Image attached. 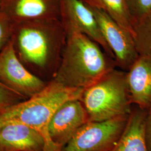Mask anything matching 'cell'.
Instances as JSON below:
<instances>
[{
    "mask_svg": "<svg viewBox=\"0 0 151 151\" xmlns=\"http://www.w3.org/2000/svg\"><path fill=\"white\" fill-rule=\"evenodd\" d=\"M0 82L26 100L42 91L48 82L34 75L23 65L10 40L0 53Z\"/></svg>",
    "mask_w": 151,
    "mask_h": 151,
    "instance_id": "obj_6",
    "label": "cell"
},
{
    "mask_svg": "<svg viewBox=\"0 0 151 151\" xmlns=\"http://www.w3.org/2000/svg\"><path fill=\"white\" fill-rule=\"evenodd\" d=\"M128 1L132 15L135 22L151 11V0H128Z\"/></svg>",
    "mask_w": 151,
    "mask_h": 151,
    "instance_id": "obj_18",
    "label": "cell"
},
{
    "mask_svg": "<svg viewBox=\"0 0 151 151\" xmlns=\"http://www.w3.org/2000/svg\"><path fill=\"white\" fill-rule=\"evenodd\" d=\"M80 101L88 122L129 115L132 110L127 72L115 68L84 89Z\"/></svg>",
    "mask_w": 151,
    "mask_h": 151,
    "instance_id": "obj_4",
    "label": "cell"
},
{
    "mask_svg": "<svg viewBox=\"0 0 151 151\" xmlns=\"http://www.w3.org/2000/svg\"><path fill=\"white\" fill-rule=\"evenodd\" d=\"M88 122L86 111L80 100H68L57 109L50 120L48 125L49 138L61 150Z\"/></svg>",
    "mask_w": 151,
    "mask_h": 151,
    "instance_id": "obj_9",
    "label": "cell"
},
{
    "mask_svg": "<svg viewBox=\"0 0 151 151\" xmlns=\"http://www.w3.org/2000/svg\"><path fill=\"white\" fill-rule=\"evenodd\" d=\"M4 1H5V0H0V5H1Z\"/></svg>",
    "mask_w": 151,
    "mask_h": 151,
    "instance_id": "obj_20",
    "label": "cell"
},
{
    "mask_svg": "<svg viewBox=\"0 0 151 151\" xmlns=\"http://www.w3.org/2000/svg\"><path fill=\"white\" fill-rule=\"evenodd\" d=\"M147 114V110L137 106L132 108L122 134L110 151H149L145 136Z\"/></svg>",
    "mask_w": 151,
    "mask_h": 151,
    "instance_id": "obj_13",
    "label": "cell"
},
{
    "mask_svg": "<svg viewBox=\"0 0 151 151\" xmlns=\"http://www.w3.org/2000/svg\"><path fill=\"white\" fill-rule=\"evenodd\" d=\"M84 90L63 86L53 80L49 81L42 91L0 112V125L10 122L25 124L43 135L44 151H60L49 138L48 125L52 116L63 103L81 99Z\"/></svg>",
    "mask_w": 151,
    "mask_h": 151,
    "instance_id": "obj_3",
    "label": "cell"
},
{
    "mask_svg": "<svg viewBox=\"0 0 151 151\" xmlns=\"http://www.w3.org/2000/svg\"><path fill=\"white\" fill-rule=\"evenodd\" d=\"M86 5L101 10L133 37L135 21L130 10L128 0H81Z\"/></svg>",
    "mask_w": 151,
    "mask_h": 151,
    "instance_id": "obj_14",
    "label": "cell"
},
{
    "mask_svg": "<svg viewBox=\"0 0 151 151\" xmlns=\"http://www.w3.org/2000/svg\"><path fill=\"white\" fill-rule=\"evenodd\" d=\"M127 72V81L133 105L151 109V51L139 54Z\"/></svg>",
    "mask_w": 151,
    "mask_h": 151,
    "instance_id": "obj_12",
    "label": "cell"
},
{
    "mask_svg": "<svg viewBox=\"0 0 151 151\" xmlns=\"http://www.w3.org/2000/svg\"><path fill=\"white\" fill-rule=\"evenodd\" d=\"M60 20L67 36L83 34L97 43L109 57L115 60L91 9L81 0H60Z\"/></svg>",
    "mask_w": 151,
    "mask_h": 151,
    "instance_id": "obj_7",
    "label": "cell"
},
{
    "mask_svg": "<svg viewBox=\"0 0 151 151\" xmlns=\"http://www.w3.org/2000/svg\"><path fill=\"white\" fill-rule=\"evenodd\" d=\"M14 24L0 9V53L11 40Z\"/></svg>",
    "mask_w": 151,
    "mask_h": 151,
    "instance_id": "obj_16",
    "label": "cell"
},
{
    "mask_svg": "<svg viewBox=\"0 0 151 151\" xmlns=\"http://www.w3.org/2000/svg\"><path fill=\"white\" fill-rule=\"evenodd\" d=\"M45 142L39 132L25 124L0 125V151H44Z\"/></svg>",
    "mask_w": 151,
    "mask_h": 151,
    "instance_id": "obj_11",
    "label": "cell"
},
{
    "mask_svg": "<svg viewBox=\"0 0 151 151\" xmlns=\"http://www.w3.org/2000/svg\"><path fill=\"white\" fill-rule=\"evenodd\" d=\"M133 38L139 54L151 51V11L135 22Z\"/></svg>",
    "mask_w": 151,
    "mask_h": 151,
    "instance_id": "obj_15",
    "label": "cell"
},
{
    "mask_svg": "<svg viewBox=\"0 0 151 151\" xmlns=\"http://www.w3.org/2000/svg\"><path fill=\"white\" fill-rule=\"evenodd\" d=\"M115 68V60L97 43L83 34L74 32L67 36L52 80L68 88L84 90Z\"/></svg>",
    "mask_w": 151,
    "mask_h": 151,
    "instance_id": "obj_2",
    "label": "cell"
},
{
    "mask_svg": "<svg viewBox=\"0 0 151 151\" xmlns=\"http://www.w3.org/2000/svg\"><path fill=\"white\" fill-rule=\"evenodd\" d=\"M129 115L102 122H87L60 151H110L122 134Z\"/></svg>",
    "mask_w": 151,
    "mask_h": 151,
    "instance_id": "obj_5",
    "label": "cell"
},
{
    "mask_svg": "<svg viewBox=\"0 0 151 151\" xmlns=\"http://www.w3.org/2000/svg\"><path fill=\"white\" fill-rule=\"evenodd\" d=\"M88 7L93 12L104 38L114 55L116 67L128 71L139 56L133 35L104 11Z\"/></svg>",
    "mask_w": 151,
    "mask_h": 151,
    "instance_id": "obj_8",
    "label": "cell"
},
{
    "mask_svg": "<svg viewBox=\"0 0 151 151\" xmlns=\"http://www.w3.org/2000/svg\"><path fill=\"white\" fill-rule=\"evenodd\" d=\"M0 9L14 24L45 19H60V0H5Z\"/></svg>",
    "mask_w": 151,
    "mask_h": 151,
    "instance_id": "obj_10",
    "label": "cell"
},
{
    "mask_svg": "<svg viewBox=\"0 0 151 151\" xmlns=\"http://www.w3.org/2000/svg\"><path fill=\"white\" fill-rule=\"evenodd\" d=\"M24 99L0 82V112Z\"/></svg>",
    "mask_w": 151,
    "mask_h": 151,
    "instance_id": "obj_17",
    "label": "cell"
},
{
    "mask_svg": "<svg viewBox=\"0 0 151 151\" xmlns=\"http://www.w3.org/2000/svg\"><path fill=\"white\" fill-rule=\"evenodd\" d=\"M146 143L148 151H151V109L147 110L145 125Z\"/></svg>",
    "mask_w": 151,
    "mask_h": 151,
    "instance_id": "obj_19",
    "label": "cell"
},
{
    "mask_svg": "<svg viewBox=\"0 0 151 151\" xmlns=\"http://www.w3.org/2000/svg\"><path fill=\"white\" fill-rule=\"evenodd\" d=\"M67 38L60 19H45L14 24L11 41L23 65L47 82L58 68Z\"/></svg>",
    "mask_w": 151,
    "mask_h": 151,
    "instance_id": "obj_1",
    "label": "cell"
}]
</instances>
